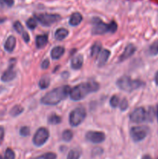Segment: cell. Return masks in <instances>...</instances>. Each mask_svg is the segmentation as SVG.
<instances>
[{
    "label": "cell",
    "mask_w": 158,
    "mask_h": 159,
    "mask_svg": "<svg viewBox=\"0 0 158 159\" xmlns=\"http://www.w3.org/2000/svg\"><path fill=\"white\" fill-rule=\"evenodd\" d=\"M71 89L69 85L57 87L43 96L40 102L43 105H57L62 100H64L65 98H67L68 95H70Z\"/></svg>",
    "instance_id": "6da1fadb"
},
{
    "label": "cell",
    "mask_w": 158,
    "mask_h": 159,
    "mask_svg": "<svg viewBox=\"0 0 158 159\" xmlns=\"http://www.w3.org/2000/svg\"><path fill=\"white\" fill-rule=\"evenodd\" d=\"M99 89V85L95 81L91 80L88 82L77 85L71 89L70 92V97L74 101H79L83 99L89 93H94Z\"/></svg>",
    "instance_id": "7a4b0ae2"
},
{
    "label": "cell",
    "mask_w": 158,
    "mask_h": 159,
    "mask_svg": "<svg viewBox=\"0 0 158 159\" xmlns=\"http://www.w3.org/2000/svg\"><path fill=\"white\" fill-rule=\"evenodd\" d=\"M144 85L143 82L140 80H133L130 77L127 75H123L119 78L116 82V85L121 90H123L125 92H130L136 90L137 89L140 88L141 86Z\"/></svg>",
    "instance_id": "3957f363"
},
{
    "label": "cell",
    "mask_w": 158,
    "mask_h": 159,
    "mask_svg": "<svg viewBox=\"0 0 158 159\" xmlns=\"http://www.w3.org/2000/svg\"><path fill=\"white\" fill-rule=\"evenodd\" d=\"M86 117V111L83 107H77L71 111L69 116V123L72 127L80 125Z\"/></svg>",
    "instance_id": "277c9868"
},
{
    "label": "cell",
    "mask_w": 158,
    "mask_h": 159,
    "mask_svg": "<svg viewBox=\"0 0 158 159\" xmlns=\"http://www.w3.org/2000/svg\"><path fill=\"white\" fill-rule=\"evenodd\" d=\"M149 133V127L147 126H137L130 129V136L135 142H139L146 138Z\"/></svg>",
    "instance_id": "5b68a950"
},
{
    "label": "cell",
    "mask_w": 158,
    "mask_h": 159,
    "mask_svg": "<svg viewBox=\"0 0 158 159\" xmlns=\"http://www.w3.org/2000/svg\"><path fill=\"white\" fill-rule=\"evenodd\" d=\"M36 19L41 23L43 26H49L54 23L60 20L61 17L58 14L50 13H41L36 15Z\"/></svg>",
    "instance_id": "8992f818"
},
{
    "label": "cell",
    "mask_w": 158,
    "mask_h": 159,
    "mask_svg": "<svg viewBox=\"0 0 158 159\" xmlns=\"http://www.w3.org/2000/svg\"><path fill=\"white\" fill-rule=\"evenodd\" d=\"M49 137L50 133L47 129L45 128V127H40L34 134L33 138V142L35 146L40 147V146H43L47 141V140L49 139Z\"/></svg>",
    "instance_id": "52a82bcc"
},
{
    "label": "cell",
    "mask_w": 158,
    "mask_h": 159,
    "mask_svg": "<svg viewBox=\"0 0 158 159\" xmlns=\"http://www.w3.org/2000/svg\"><path fill=\"white\" fill-rule=\"evenodd\" d=\"M92 23L94 24V27L92 28V34L94 35H102V34H106V33H111L110 30V23H103L99 18H93Z\"/></svg>",
    "instance_id": "ba28073f"
},
{
    "label": "cell",
    "mask_w": 158,
    "mask_h": 159,
    "mask_svg": "<svg viewBox=\"0 0 158 159\" xmlns=\"http://www.w3.org/2000/svg\"><path fill=\"white\" fill-rule=\"evenodd\" d=\"M129 120L136 124H140L144 121H147V111L143 107H138L130 113Z\"/></svg>",
    "instance_id": "9c48e42d"
},
{
    "label": "cell",
    "mask_w": 158,
    "mask_h": 159,
    "mask_svg": "<svg viewBox=\"0 0 158 159\" xmlns=\"http://www.w3.org/2000/svg\"><path fill=\"white\" fill-rule=\"evenodd\" d=\"M85 138L93 144H100L105 141V135L100 131H88L85 135Z\"/></svg>",
    "instance_id": "30bf717a"
},
{
    "label": "cell",
    "mask_w": 158,
    "mask_h": 159,
    "mask_svg": "<svg viewBox=\"0 0 158 159\" xmlns=\"http://www.w3.org/2000/svg\"><path fill=\"white\" fill-rule=\"evenodd\" d=\"M15 76H16V72L14 70V65H11L9 67V68L6 71H5V72L2 74L1 77V80L4 82H10V81L13 80L15 79Z\"/></svg>",
    "instance_id": "8fae6325"
},
{
    "label": "cell",
    "mask_w": 158,
    "mask_h": 159,
    "mask_svg": "<svg viewBox=\"0 0 158 159\" xmlns=\"http://www.w3.org/2000/svg\"><path fill=\"white\" fill-rule=\"evenodd\" d=\"M136 50V47L133 44H132V43H129V44L127 45V46L125 47L124 51L122 52V54H121V56L119 57V61H125L126 59H128L129 57H131V56L135 53Z\"/></svg>",
    "instance_id": "7c38bea8"
},
{
    "label": "cell",
    "mask_w": 158,
    "mask_h": 159,
    "mask_svg": "<svg viewBox=\"0 0 158 159\" xmlns=\"http://www.w3.org/2000/svg\"><path fill=\"white\" fill-rule=\"evenodd\" d=\"M110 56V51L107 49H104L103 51H101L99 54L98 55V61L97 65L99 67H102L105 65V63L108 61V57Z\"/></svg>",
    "instance_id": "4fadbf2b"
},
{
    "label": "cell",
    "mask_w": 158,
    "mask_h": 159,
    "mask_svg": "<svg viewBox=\"0 0 158 159\" xmlns=\"http://www.w3.org/2000/svg\"><path fill=\"white\" fill-rule=\"evenodd\" d=\"M65 50L64 48V47L61 46H57L55 48H54L52 49L50 52V56L51 58L53 60H58L60 57L63 56Z\"/></svg>",
    "instance_id": "5bb4252c"
},
{
    "label": "cell",
    "mask_w": 158,
    "mask_h": 159,
    "mask_svg": "<svg viewBox=\"0 0 158 159\" xmlns=\"http://www.w3.org/2000/svg\"><path fill=\"white\" fill-rule=\"evenodd\" d=\"M15 43H16L15 37L14 36H9L4 44L5 50L8 52H12V51H13L14 48H15Z\"/></svg>",
    "instance_id": "9a60e30c"
},
{
    "label": "cell",
    "mask_w": 158,
    "mask_h": 159,
    "mask_svg": "<svg viewBox=\"0 0 158 159\" xmlns=\"http://www.w3.org/2000/svg\"><path fill=\"white\" fill-rule=\"evenodd\" d=\"M83 56L79 54V55L75 56L72 58L71 61V66L73 69L74 70H78L83 65Z\"/></svg>",
    "instance_id": "2e32d148"
},
{
    "label": "cell",
    "mask_w": 158,
    "mask_h": 159,
    "mask_svg": "<svg viewBox=\"0 0 158 159\" xmlns=\"http://www.w3.org/2000/svg\"><path fill=\"white\" fill-rule=\"evenodd\" d=\"M82 20H83V17H82L81 14L79 12H74L70 17L69 23L71 26H76L81 23Z\"/></svg>",
    "instance_id": "e0dca14e"
},
{
    "label": "cell",
    "mask_w": 158,
    "mask_h": 159,
    "mask_svg": "<svg viewBox=\"0 0 158 159\" xmlns=\"http://www.w3.org/2000/svg\"><path fill=\"white\" fill-rule=\"evenodd\" d=\"M48 42V36L46 34L43 35H38L36 37V46L37 48L40 49L43 48V47L46 46V44Z\"/></svg>",
    "instance_id": "ac0fdd59"
},
{
    "label": "cell",
    "mask_w": 158,
    "mask_h": 159,
    "mask_svg": "<svg viewBox=\"0 0 158 159\" xmlns=\"http://www.w3.org/2000/svg\"><path fill=\"white\" fill-rule=\"evenodd\" d=\"M68 34H69V32H68V30L64 29V28H59L55 31L54 37L57 40H63L64 39L68 37Z\"/></svg>",
    "instance_id": "d6986e66"
},
{
    "label": "cell",
    "mask_w": 158,
    "mask_h": 159,
    "mask_svg": "<svg viewBox=\"0 0 158 159\" xmlns=\"http://www.w3.org/2000/svg\"><path fill=\"white\" fill-rule=\"evenodd\" d=\"M102 49V44L99 42H95L91 48V56L92 57H98Z\"/></svg>",
    "instance_id": "ffe728a7"
},
{
    "label": "cell",
    "mask_w": 158,
    "mask_h": 159,
    "mask_svg": "<svg viewBox=\"0 0 158 159\" xmlns=\"http://www.w3.org/2000/svg\"><path fill=\"white\" fill-rule=\"evenodd\" d=\"M81 155V152L78 148L71 149L69 152H68V157L67 159H79Z\"/></svg>",
    "instance_id": "44dd1931"
},
{
    "label": "cell",
    "mask_w": 158,
    "mask_h": 159,
    "mask_svg": "<svg viewBox=\"0 0 158 159\" xmlns=\"http://www.w3.org/2000/svg\"><path fill=\"white\" fill-rule=\"evenodd\" d=\"M47 122L48 124H51V125H57L61 122V117L57 114H51L48 117Z\"/></svg>",
    "instance_id": "7402d4cb"
},
{
    "label": "cell",
    "mask_w": 158,
    "mask_h": 159,
    "mask_svg": "<svg viewBox=\"0 0 158 159\" xmlns=\"http://www.w3.org/2000/svg\"><path fill=\"white\" fill-rule=\"evenodd\" d=\"M23 112V108L20 105H15L10 110V115L12 116H17L21 114Z\"/></svg>",
    "instance_id": "603a6c76"
},
{
    "label": "cell",
    "mask_w": 158,
    "mask_h": 159,
    "mask_svg": "<svg viewBox=\"0 0 158 159\" xmlns=\"http://www.w3.org/2000/svg\"><path fill=\"white\" fill-rule=\"evenodd\" d=\"M50 80L49 78H42L40 80V82H39V87H40L41 89H46L48 88V86L50 85Z\"/></svg>",
    "instance_id": "cb8c5ba5"
},
{
    "label": "cell",
    "mask_w": 158,
    "mask_h": 159,
    "mask_svg": "<svg viewBox=\"0 0 158 159\" xmlns=\"http://www.w3.org/2000/svg\"><path fill=\"white\" fill-rule=\"evenodd\" d=\"M62 138L64 141L69 142L73 138V133L71 130H65L62 134Z\"/></svg>",
    "instance_id": "d4e9b609"
},
{
    "label": "cell",
    "mask_w": 158,
    "mask_h": 159,
    "mask_svg": "<svg viewBox=\"0 0 158 159\" xmlns=\"http://www.w3.org/2000/svg\"><path fill=\"white\" fill-rule=\"evenodd\" d=\"M57 158V155L53 152H47L43 155H40V156L37 157V158L33 159H56Z\"/></svg>",
    "instance_id": "484cf974"
},
{
    "label": "cell",
    "mask_w": 158,
    "mask_h": 159,
    "mask_svg": "<svg viewBox=\"0 0 158 159\" xmlns=\"http://www.w3.org/2000/svg\"><path fill=\"white\" fill-rule=\"evenodd\" d=\"M26 26L29 30H34L37 26V19L36 18H29V20L26 21Z\"/></svg>",
    "instance_id": "4316f807"
},
{
    "label": "cell",
    "mask_w": 158,
    "mask_h": 159,
    "mask_svg": "<svg viewBox=\"0 0 158 159\" xmlns=\"http://www.w3.org/2000/svg\"><path fill=\"white\" fill-rule=\"evenodd\" d=\"M149 52L152 55H156L158 54V41L154 42L149 48Z\"/></svg>",
    "instance_id": "83f0119b"
},
{
    "label": "cell",
    "mask_w": 158,
    "mask_h": 159,
    "mask_svg": "<svg viewBox=\"0 0 158 159\" xmlns=\"http://www.w3.org/2000/svg\"><path fill=\"white\" fill-rule=\"evenodd\" d=\"M13 27L18 34H23L24 32V28L20 21H15L13 24Z\"/></svg>",
    "instance_id": "f1b7e54d"
},
{
    "label": "cell",
    "mask_w": 158,
    "mask_h": 159,
    "mask_svg": "<svg viewBox=\"0 0 158 159\" xmlns=\"http://www.w3.org/2000/svg\"><path fill=\"white\" fill-rule=\"evenodd\" d=\"M110 106H111L112 108H116L119 105V99L117 96H113L110 99L109 101Z\"/></svg>",
    "instance_id": "f546056e"
},
{
    "label": "cell",
    "mask_w": 158,
    "mask_h": 159,
    "mask_svg": "<svg viewBox=\"0 0 158 159\" xmlns=\"http://www.w3.org/2000/svg\"><path fill=\"white\" fill-rule=\"evenodd\" d=\"M15 153L11 148H7L5 153V158L6 159H15Z\"/></svg>",
    "instance_id": "4dcf8cb0"
},
{
    "label": "cell",
    "mask_w": 158,
    "mask_h": 159,
    "mask_svg": "<svg viewBox=\"0 0 158 159\" xmlns=\"http://www.w3.org/2000/svg\"><path fill=\"white\" fill-rule=\"evenodd\" d=\"M20 134L21 136L23 137H27L29 136V134H30V130H29V128L28 127H23L20 128Z\"/></svg>",
    "instance_id": "1f68e13d"
},
{
    "label": "cell",
    "mask_w": 158,
    "mask_h": 159,
    "mask_svg": "<svg viewBox=\"0 0 158 159\" xmlns=\"http://www.w3.org/2000/svg\"><path fill=\"white\" fill-rule=\"evenodd\" d=\"M129 107L128 101H127L126 99H123L122 101H121L120 104H119V107H120V110L122 111H125V110H127Z\"/></svg>",
    "instance_id": "d6a6232c"
},
{
    "label": "cell",
    "mask_w": 158,
    "mask_h": 159,
    "mask_svg": "<svg viewBox=\"0 0 158 159\" xmlns=\"http://www.w3.org/2000/svg\"><path fill=\"white\" fill-rule=\"evenodd\" d=\"M117 23L115 21H112L110 23V30H111V33H115L117 30Z\"/></svg>",
    "instance_id": "836d02e7"
},
{
    "label": "cell",
    "mask_w": 158,
    "mask_h": 159,
    "mask_svg": "<svg viewBox=\"0 0 158 159\" xmlns=\"http://www.w3.org/2000/svg\"><path fill=\"white\" fill-rule=\"evenodd\" d=\"M49 65H50V61L48 60V59H45L41 64L42 69H46V68H48Z\"/></svg>",
    "instance_id": "e575fe53"
},
{
    "label": "cell",
    "mask_w": 158,
    "mask_h": 159,
    "mask_svg": "<svg viewBox=\"0 0 158 159\" xmlns=\"http://www.w3.org/2000/svg\"><path fill=\"white\" fill-rule=\"evenodd\" d=\"M4 135H5L4 128H3L2 127H0V145H1L2 142V141H3Z\"/></svg>",
    "instance_id": "d590c367"
},
{
    "label": "cell",
    "mask_w": 158,
    "mask_h": 159,
    "mask_svg": "<svg viewBox=\"0 0 158 159\" xmlns=\"http://www.w3.org/2000/svg\"><path fill=\"white\" fill-rule=\"evenodd\" d=\"M22 34H23V40H24L26 43H28V42L29 41V34H28V33L26 32V31H24V32H23Z\"/></svg>",
    "instance_id": "8d00e7d4"
},
{
    "label": "cell",
    "mask_w": 158,
    "mask_h": 159,
    "mask_svg": "<svg viewBox=\"0 0 158 159\" xmlns=\"http://www.w3.org/2000/svg\"><path fill=\"white\" fill-rule=\"evenodd\" d=\"M3 2H4L8 6H9V7L12 6L14 4V0H3Z\"/></svg>",
    "instance_id": "74e56055"
},
{
    "label": "cell",
    "mask_w": 158,
    "mask_h": 159,
    "mask_svg": "<svg viewBox=\"0 0 158 159\" xmlns=\"http://www.w3.org/2000/svg\"><path fill=\"white\" fill-rule=\"evenodd\" d=\"M155 82H156V84L158 85V71L156 73V75H155Z\"/></svg>",
    "instance_id": "f35d334b"
},
{
    "label": "cell",
    "mask_w": 158,
    "mask_h": 159,
    "mask_svg": "<svg viewBox=\"0 0 158 159\" xmlns=\"http://www.w3.org/2000/svg\"><path fill=\"white\" fill-rule=\"evenodd\" d=\"M142 159H152V158H151V157L150 156V155H144Z\"/></svg>",
    "instance_id": "ab89813d"
},
{
    "label": "cell",
    "mask_w": 158,
    "mask_h": 159,
    "mask_svg": "<svg viewBox=\"0 0 158 159\" xmlns=\"http://www.w3.org/2000/svg\"><path fill=\"white\" fill-rule=\"evenodd\" d=\"M3 8V3L2 2V1L0 0V9H2Z\"/></svg>",
    "instance_id": "60d3db41"
},
{
    "label": "cell",
    "mask_w": 158,
    "mask_h": 159,
    "mask_svg": "<svg viewBox=\"0 0 158 159\" xmlns=\"http://www.w3.org/2000/svg\"><path fill=\"white\" fill-rule=\"evenodd\" d=\"M3 21H5V19H0V23H2Z\"/></svg>",
    "instance_id": "b9f144b4"
},
{
    "label": "cell",
    "mask_w": 158,
    "mask_h": 159,
    "mask_svg": "<svg viewBox=\"0 0 158 159\" xmlns=\"http://www.w3.org/2000/svg\"><path fill=\"white\" fill-rule=\"evenodd\" d=\"M157 108V110H156V116H157V120H158V107H156Z\"/></svg>",
    "instance_id": "7bdbcfd3"
},
{
    "label": "cell",
    "mask_w": 158,
    "mask_h": 159,
    "mask_svg": "<svg viewBox=\"0 0 158 159\" xmlns=\"http://www.w3.org/2000/svg\"><path fill=\"white\" fill-rule=\"evenodd\" d=\"M0 159H4V158H2V156H1V155H0Z\"/></svg>",
    "instance_id": "ee69618b"
}]
</instances>
